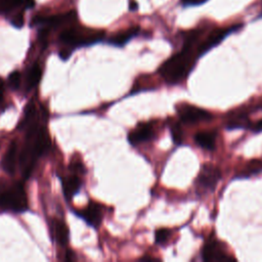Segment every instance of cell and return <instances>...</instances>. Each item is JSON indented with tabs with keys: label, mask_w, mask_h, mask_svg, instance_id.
Returning <instances> with one entry per match:
<instances>
[{
	"label": "cell",
	"mask_w": 262,
	"mask_h": 262,
	"mask_svg": "<svg viewBox=\"0 0 262 262\" xmlns=\"http://www.w3.org/2000/svg\"><path fill=\"white\" fill-rule=\"evenodd\" d=\"M20 84V74L18 71L12 72L8 77V85L12 90L18 89Z\"/></svg>",
	"instance_id": "obj_23"
},
{
	"label": "cell",
	"mask_w": 262,
	"mask_h": 262,
	"mask_svg": "<svg viewBox=\"0 0 262 262\" xmlns=\"http://www.w3.org/2000/svg\"><path fill=\"white\" fill-rule=\"evenodd\" d=\"M19 4H23V0H0V10L7 12Z\"/></svg>",
	"instance_id": "obj_20"
},
{
	"label": "cell",
	"mask_w": 262,
	"mask_h": 262,
	"mask_svg": "<svg viewBox=\"0 0 262 262\" xmlns=\"http://www.w3.org/2000/svg\"><path fill=\"white\" fill-rule=\"evenodd\" d=\"M262 171V161L260 160H252L250 161L245 169V175H253V174H258L259 172Z\"/></svg>",
	"instance_id": "obj_18"
},
{
	"label": "cell",
	"mask_w": 262,
	"mask_h": 262,
	"mask_svg": "<svg viewBox=\"0 0 262 262\" xmlns=\"http://www.w3.org/2000/svg\"><path fill=\"white\" fill-rule=\"evenodd\" d=\"M103 36V31H89V33H86L72 28L63 31L59 36V40L70 47H77L94 44L100 41Z\"/></svg>",
	"instance_id": "obj_3"
},
{
	"label": "cell",
	"mask_w": 262,
	"mask_h": 262,
	"mask_svg": "<svg viewBox=\"0 0 262 262\" xmlns=\"http://www.w3.org/2000/svg\"><path fill=\"white\" fill-rule=\"evenodd\" d=\"M154 136V128L148 123H140L136 128L131 130L128 134V141L132 145L149 140Z\"/></svg>",
	"instance_id": "obj_10"
},
{
	"label": "cell",
	"mask_w": 262,
	"mask_h": 262,
	"mask_svg": "<svg viewBox=\"0 0 262 262\" xmlns=\"http://www.w3.org/2000/svg\"><path fill=\"white\" fill-rule=\"evenodd\" d=\"M170 234H171V232H170V230L167 229V228L158 229V230L156 231V233H155V241H156L157 244L163 245V244H165V243L168 241Z\"/></svg>",
	"instance_id": "obj_21"
},
{
	"label": "cell",
	"mask_w": 262,
	"mask_h": 262,
	"mask_svg": "<svg viewBox=\"0 0 262 262\" xmlns=\"http://www.w3.org/2000/svg\"><path fill=\"white\" fill-rule=\"evenodd\" d=\"M3 96H4V82L2 79H0V104L3 101Z\"/></svg>",
	"instance_id": "obj_29"
},
{
	"label": "cell",
	"mask_w": 262,
	"mask_h": 262,
	"mask_svg": "<svg viewBox=\"0 0 262 262\" xmlns=\"http://www.w3.org/2000/svg\"><path fill=\"white\" fill-rule=\"evenodd\" d=\"M171 135H172V139H173L175 144H180L182 142L183 132H182V129H181L180 125L173 124L171 126Z\"/></svg>",
	"instance_id": "obj_19"
},
{
	"label": "cell",
	"mask_w": 262,
	"mask_h": 262,
	"mask_svg": "<svg viewBox=\"0 0 262 262\" xmlns=\"http://www.w3.org/2000/svg\"><path fill=\"white\" fill-rule=\"evenodd\" d=\"M75 259V256H74V253L71 251V250H68L67 251V254H66V260H74Z\"/></svg>",
	"instance_id": "obj_32"
},
{
	"label": "cell",
	"mask_w": 262,
	"mask_h": 262,
	"mask_svg": "<svg viewBox=\"0 0 262 262\" xmlns=\"http://www.w3.org/2000/svg\"><path fill=\"white\" fill-rule=\"evenodd\" d=\"M10 23L13 27L15 28H21L24 26V23H25V19H24V14L23 12H17L16 14H14L11 19H10Z\"/></svg>",
	"instance_id": "obj_24"
},
{
	"label": "cell",
	"mask_w": 262,
	"mask_h": 262,
	"mask_svg": "<svg viewBox=\"0 0 262 262\" xmlns=\"http://www.w3.org/2000/svg\"><path fill=\"white\" fill-rule=\"evenodd\" d=\"M238 26H233L231 28H225V29H216L214 30L208 37L207 39L199 46V54L202 55L206 53L208 50H210L212 47L216 46L219 44L228 34H230L232 31L236 30Z\"/></svg>",
	"instance_id": "obj_9"
},
{
	"label": "cell",
	"mask_w": 262,
	"mask_h": 262,
	"mask_svg": "<svg viewBox=\"0 0 262 262\" xmlns=\"http://www.w3.org/2000/svg\"><path fill=\"white\" fill-rule=\"evenodd\" d=\"M194 141L201 147L208 150H212L215 148L216 135L215 133L210 131H201L194 135Z\"/></svg>",
	"instance_id": "obj_15"
},
{
	"label": "cell",
	"mask_w": 262,
	"mask_h": 262,
	"mask_svg": "<svg viewBox=\"0 0 262 262\" xmlns=\"http://www.w3.org/2000/svg\"><path fill=\"white\" fill-rule=\"evenodd\" d=\"M76 215L82 218L88 225L97 228L102 220V209L99 204L96 203H89L86 208L83 210L75 211Z\"/></svg>",
	"instance_id": "obj_7"
},
{
	"label": "cell",
	"mask_w": 262,
	"mask_h": 262,
	"mask_svg": "<svg viewBox=\"0 0 262 262\" xmlns=\"http://www.w3.org/2000/svg\"><path fill=\"white\" fill-rule=\"evenodd\" d=\"M77 18V13L75 10L69 11L63 14H58V15H50V16H43V15H38L35 16L33 19L34 25H40L43 26L44 28H51V27H57L60 25L69 24L74 21Z\"/></svg>",
	"instance_id": "obj_6"
},
{
	"label": "cell",
	"mask_w": 262,
	"mask_h": 262,
	"mask_svg": "<svg viewBox=\"0 0 262 262\" xmlns=\"http://www.w3.org/2000/svg\"><path fill=\"white\" fill-rule=\"evenodd\" d=\"M61 185L63 195L68 201H70L76 193L79 192L82 185V181L77 174H72L61 179Z\"/></svg>",
	"instance_id": "obj_12"
},
{
	"label": "cell",
	"mask_w": 262,
	"mask_h": 262,
	"mask_svg": "<svg viewBox=\"0 0 262 262\" xmlns=\"http://www.w3.org/2000/svg\"><path fill=\"white\" fill-rule=\"evenodd\" d=\"M17 147H18L17 141L12 140L1 161V166L3 170L8 174H13L15 171L16 160H17Z\"/></svg>",
	"instance_id": "obj_11"
},
{
	"label": "cell",
	"mask_w": 262,
	"mask_h": 262,
	"mask_svg": "<svg viewBox=\"0 0 262 262\" xmlns=\"http://www.w3.org/2000/svg\"><path fill=\"white\" fill-rule=\"evenodd\" d=\"M248 120H247V116H237L234 119H232L231 121L228 122L227 128L229 129H236V128H243L247 125Z\"/></svg>",
	"instance_id": "obj_22"
},
{
	"label": "cell",
	"mask_w": 262,
	"mask_h": 262,
	"mask_svg": "<svg viewBox=\"0 0 262 262\" xmlns=\"http://www.w3.org/2000/svg\"><path fill=\"white\" fill-rule=\"evenodd\" d=\"M23 5H25L26 8H32L35 5L34 0H23Z\"/></svg>",
	"instance_id": "obj_30"
},
{
	"label": "cell",
	"mask_w": 262,
	"mask_h": 262,
	"mask_svg": "<svg viewBox=\"0 0 262 262\" xmlns=\"http://www.w3.org/2000/svg\"><path fill=\"white\" fill-rule=\"evenodd\" d=\"M70 49H71V48H63V49H61V50L59 51L58 55H59V57H60L62 60H67V59L71 56L72 50H70Z\"/></svg>",
	"instance_id": "obj_26"
},
{
	"label": "cell",
	"mask_w": 262,
	"mask_h": 262,
	"mask_svg": "<svg viewBox=\"0 0 262 262\" xmlns=\"http://www.w3.org/2000/svg\"><path fill=\"white\" fill-rule=\"evenodd\" d=\"M137 8H138L137 2L134 1V0H130V1H129V9L132 10V11H134V10H136Z\"/></svg>",
	"instance_id": "obj_31"
},
{
	"label": "cell",
	"mask_w": 262,
	"mask_h": 262,
	"mask_svg": "<svg viewBox=\"0 0 262 262\" xmlns=\"http://www.w3.org/2000/svg\"><path fill=\"white\" fill-rule=\"evenodd\" d=\"M176 110L180 120L184 123L193 124L203 121H208L212 118V115L208 111L187 103H181L177 105Z\"/></svg>",
	"instance_id": "obj_5"
},
{
	"label": "cell",
	"mask_w": 262,
	"mask_h": 262,
	"mask_svg": "<svg viewBox=\"0 0 262 262\" xmlns=\"http://www.w3.org/2000/svg\"><path fill=\"white\" fill-rule=\"evenodd\" d=\"M52 231L54 239L57 242L58 245L64 246L69 241V229L67 224L58 219H54L52 221Z\"/></svg>",
	"instance_id": "obj_13"
},
{
	"label": "cell",
	"mask_w": 262,
	"mask_h": 262,
	"mask_svg": "<svg viewBox=\"0 0 262 262\" xmlns=\"http://www.w3.org/2000/svg\"><path fill=\"white\" fill-rule=\"evenodd\" d=\"M253 131L254 132H261L262 131V119L259 120L254 126H253Z\"/></svg>",
	"instance_id": "obj_28"
},
{
	"label": "cell",
	"mask_w": 262,
	"mask_h": 262,
	"mask_svg": "<svg viewBox=\"0 0 262 262\" xmlns=\"http://www.w3.org/2000/svg\"><path fill=\"white\" fill-rule=\"evenodd\" d=\"M36 115H37V112H36L35 103L33 101H31L27 104L25 114H24V118L19 123L20 130H27L32 124H34L37 121Z\"/></svg>",
	"instance_id": "obj_16"
},
{
	"label": "cell",
	"mask_w": 262,
	"mask_h": 262,
	"mask_svg": "<svg viewBox=\"0 0 262 262\" xmlns=\"http://www.w3.org/2000/svg\"><path fill=\"white\" fill-rule=\"evenodd\" d=\"M70 169L73 171L74 174H77V173L83 174V173H85V168H84V166H83L81 163H78V162L71 164Z\"/></svg>",
	"instance_id": "obj_25"
},
{
	"label": "cell",
	"mask_w": 262,
	"mask_h": 262,
	"mask_svg": "<svg viewBox=\"0 0 262 262\" xmlns=\"http://www.w3.org/2000/svg\"><path fill=\"white\" fill-rule=\"evenodd\" d=\"M42 77V70L41 67L39 66V63H35L28 72V76H27V88L28 90L36 87Z\"/></svg>",
	"instance_id": "obj_17"
},
{
	"label": "cell",
	"mask_w": 262,
	"mask_h": 262,
	"mask_svg": "<svg viewBox=\"0 0 262 262\" xmlns=\"http://www.w3.org/2000/svg\"><path fill=\"white\" fill-rule=\"evenodd\" d=\"M206 1L207 0H182V3L184 5H200Z\"/></svg>",
	"instance_id": "obj_27"
},
{
	"label": "cell",
	"mask_w": 262,
	"mask_h": 262,
	"mask_svg": "<svg viewBox=\"0 0 262 262\" xmlns=\"http://www.w3.org/2000/svg\"><path fill=\"white\" fill-rule=\"evenodd\" d=\"M202 257L205 261H229L234 260L230 256H228L221 244L216 241H212L206 244L202 251Z\"/></svg>",
	"instance_id": "obj_8"
},
{
	"label": "cell",
	"mask_w": 262,
	"mask_h": 262,
	"mask_svg": "<svg viewBox=\"0 0 262 262\" xmlns=\"http://www.w3.org/2000/svg\"><path fill=\"white\" fill-rule=\"evenodd\" d=\"M195 61L191 46L184 45L183 49L167 59L160 68L162 78L169 84H176L183 80L191 71Z\"/></svg>",
	"instance_id": "obj_1"
},
{
	"label": "cell",
	"mask_w": 262,
	"mask_h": 262,
	"mask_svg": "<svg viewBox=\"0 0 262 262\" xmlns=\"http://www.w3.org/2000/svg\"><path fill=\"white\" fill-rule=\"evenodd\" d=\"M220 178L221 171L218 167L212 164H205L196 177V184L199 188H202L205 191H210L215 188Z\"/></svg>",
	"instance_id": "obj_4"
},
{
	"label": "cell",
	"mask_w": 262,
	"mask_h": 262,
	"mask_svg": "<svg viewBox=\"0 0 262 262\" xmlns=\"http://www.w3.org/2000/svg\"><path fill=\"white\" fill-rule=\"evenodd\" d=\"M0 207L15 213L29 209L28 198L20 182H6L0 180Z\"/></svg>",
	"instance_id": "obj_2"
},
{
	"label": "cell",
	"mask_w": 262,
	"mask_h": 262,
	"mask_svg": "<svg viewBox=\"0 0 262 262\" xmlns=\"http://www.w3.org/2000/svg\"><path fill=\"white\" fill-rule=\"evenodd\" d=\"M139 32V27H132L126 31L117 33L110 40L108 43L114 46H124L129 40L135 37Z\"/></svg>",
	"instance_id": "obj_14"
}]
</instances>
